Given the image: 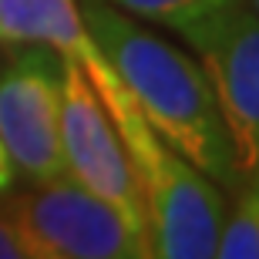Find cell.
<instances>
[{"instance_id": "obj_8", "label": "cell", "mask_w": 259, "mask_h": 259, "mask_svg": "<svg viewBox=\"0 0 259 259\" xmlns=\"http://www.w3.org/2000/svg\"><path fill=\"white\" fill-rule=\"evenodd\" d=\"M215 256L222 259H259V172L239 185L236 209L222 219Z\"/></svg>"}, {"instance_id": "obj_2", "label": "cell", "mask_w": 259, "mask_h": 259, "mask_svg": "<svg viewBox=\"0 0 259 259\" xmlns=\"http://www.w3.org/2000/svg\"><path fill=\"white\" fill-rule=\"evenodd\" d=\"M88 74V71H84ZM88 81L95 84L98 98L105 101L115 121L125 152L132 158L135 179L145 199L148 219V242L152 256L162 259H209L215 256L219 229L226 219L222 185L185 162L172 145H165L152 125L138 111L135 98L128 95L125 81L118 77L111 61L95 67Z\"/></svg>"}, {"instance_id": "obj_12", "label": "cell", "mask_w": 259, "mask_h": 259, "mask_svg": "<svg viewBox=\"0 0 259 259\" xmlns=\"http://www.w3.org/2000/svg\"><path fill=\"white\" fill-rule=\"evenodd\" d=\"M252 7H256V14H259V0H252Z\"/></svg>"}, {"instance_id": "obj_6", "label": "cell", "mask_w": 259, "mask_h": 259, "mask_svg": "<svg viewBox=\"0 0 259 259\" xmlns=\"http://www.w3.org/2000/svg\"><path fill=\"white\" fill-rule=\"evenodd\" d=\"M182 37L202 58L246 182L259 172V14L239 0Z\"/></svg>"}, {"instance_id": "obj_10", "label": "cell", "mask_w": 259, "mask_h": 259, "mask_svg": "<svg viewBox=\"0 0 259 259\" xmlns=\"http://www.w3.org/2000/svg\"><path fill=\"white\" fill-rule=\"evenodd\" d=\"M4 199H0V259H27V246L20 239V232L14 226V219H10V209Z\"/></svg>"}, {"instance_id": "obj_11", "label": "cell", "mask_w": 259, "mask_h": 259, "mask_svg": "<svg viewBox=\"0 0 259 259\" xmlns=\"http://www.w3.org/2000/svg\"><path fill=\"white\" fill-rule=\"evenodd\" d=\"M14 185H17V175H14V165H10L7 152H4V142H0V199L14 192Z\"/></svg>"}, {"instance_id": "obj_9", "label": "cell", "mask_w": 259, "mask_h": 259, "mask_svg": "<svg viewBox=\"0 0 259 259\" xmlns=\"http://www.w3.org/2000/svg\"><path fill=\"white\" fill-rule=\"evenodd\" d=\"M108 4H115L118 10H125L138 20L168 27L175 34H189L239 0H108Z\"/></svg>"}, {"instance_id": "obj_3", "label": "cell", "mask_w": 259, "mask_h": 259, "mask_svg": "<svg viewBox=\"0 0 259 259\" xmlns=\"http://www.w3.org/2000/svg\"><path fill=\"white\" fill-rule=\"evenodd\" d=\"M10 219L30 259H142L152 256L145 236L128 226L121 212L74 182L58 175L30 192L7 195Z\"/></svg>"}, {"instance_id": "obj_1", "label": "cell", "mask_w": 259, "mask_h": 259, "mask_svg": "<svg viewBox=\"0 0 259 259\" xmlns=\"http://www.w3.org/2000/svg\"><path fill=\"white\" fill-rule=\"evenodd\" d=\"M77 7L88 34L125 81L152 132L212 182L239 189L232 138L202 64L108 0H81Z\"/></svg>"}, {"instance_id": "obj_5", "label": "cell", "mask_w": 259, "mask_h": 259, "mask_svg": "<svg viewBox=\"0 0 259 259\" xmlns=\"http://www.w3.org/2000/svg\"><path fill=\"white\" fill-rule=\"evenodd\" d=\"M61 152H64V172L105 202H111L128 219V226L148 239L145 199L125 142L105 101L98 98L95 84L88 81L84 67L74 58H64L61 74Z\"/></svg>"}, {"instance_id": "obj_4", "label": "cell", "mask_w": 259, "mask_h": 259, "mask_svg": "<svg viewBox=\"0 0 259 259\" xmlns=\"http://www.w3.org/2000/svg\"><path fill=\"white\" fill-rule=\"evenodd\" d=\"M61 74L64 58L48 44H10L0 58V142L27 185L64 175Z\"/></svg>"}, {"instance_id": "obj_7", "label": "cell", "mask_w": 259, "mask_h": 259, "mask_svg": "<svg viewBox=\"0 0 259 259\" xmlns=\"http://www.w3.org/2000/svg\"><path fill=\"white\" fill-rule=\"evenodd\" d=\"M0 40L4 44H48L81 67L105 58L88 34L77 0H0Z\"/></svg>"}]
</instances>
